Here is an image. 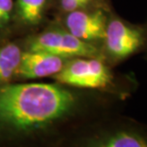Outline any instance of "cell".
Here are the masks:
<instances>
[{
    "mask_svg": "<svg viewBox=\"0 0 147 147\" xmlns=\"http://www.w3.org/2000/svg\"><path fill=\"white\" fill-rule=\"evenodd\" d=\"M109 96L89 90L75 91L61 84H1L0 138L38 135L60 123L86 116L95 101Z\"/></svg>",
    "mask_w": 147,
    "mask_h": 147,
    "instance_id": "obj_1",
    "label": "cell"
},
{
    "mask_svg": "<svg viewBox=\"0 0 147 147\" xmlns=\"http://www.w3.org/2000/svg\"><path fill=\"white\" fill-rule=\"evenodd\" d=\"M58 84L73 88L104 93L121 101L137 91L135 77L117 75L102 58L74 57L67 59L61 71L53 76Z\"/></svg>",
    "mask_w": 147,
    "mask_h": 147,
    "instance_id": "obj_2",
    "label": "cell"
},
{
    "mask_svg": "<svg viewBox=\"0 0 147 147\" xmlns=\"http://www.w3.org/2000/svg\"><path fill=\"white\" fill-rule=\"evenodd\" d=\"M71 147H147V123L127 117H101L74 136Z\"/></svg>",
    "mask_w": 147,
    "mask_h": 147,
    "instance_id": "obj_3",
    "label": "cell"
},
{
    "mask_svg": "<svg viewBox=\"0 0 147 147\" xmlns=\"http://www.w3.org/2000/svg\"><path fill=\"white\" fill-rule=\"evenodd\" d=\"M147 45L146 23L134 24L110 11L101 51L104 60L115 65L143 53Z\"/></svg>",
    "mask_w": 147,
    "mask_h": 147,
    "instance_id": "obj_4",
    "label": "cell"
},
{
    "mask_svg": "<svg viewBox=\"0 0 147 147\" xmlns=\"http://www.w3.org/2000/svg\"><path fill=\"white\" fill-rule=\"evenodd\" d=\"M28 49L41 51L69 59L74 57L102 58L101 48L77 38L67 30H47L32 37Z\"/></svg>",
    "mask_w": 147,
    "mask_h": 147,
    "instance_id": "obj_5",
    "label": "cell"
},
{
    "mask_svg": "<svg viewBox=\"0 0 147 147\" xmlns=\"http://www.w3.org/2000/svg\"><path fill=\"white\" fill-rule=\"evenodd\" d=\"M110 11L107 6H94L67 12L65 30L84 42L101 47Z\"/></svg>",
    "mask_w": 147,
    "mask_h": 147,
    "instance_id": "obj_6",
    "label": "cell"
},
{
    "mask_svg": "<svg viewBox=\"0 0 147 147\" xmlns=\"http://www.w3.org/2000/svg\"><path fill=\"white\" fill-rule=\"evenodd\" d=\"M67 60V58L49 52L28 49L22 52L20 65L15 76L21 79L53 77L61 71Z\"/></svg>",
    "mask_w": 147,
    "mask_h": 147,
    "instance_id": "obj_7",
    "label": "cell"
},
{
    "mask_svg": "<svg viewBox=\"0 0 147 147\" xmlns=\"http://www.w3.org/2000/svg\"><path fill=\"white\" fill-rule=\"evenodd\" d=\"M22 51L16 44L0 47V86L9 84L16 75L20 65Z\"/></svg>",
    "mask_w": 147,
    "mask_h": 147,
    "instance_id": "obj_8",
    "label": "cell"
},
{
    "mask_svg": "<svg viewBox=\"0 0 147 147\" xmlns=\"http://www.w3.org/2000/svg\"><path fill=\"white\" fill-rule=\"evenodd\" d=\"M48 0H16L18 18L27 25H36L41 21Z\"/></svg>",
    "mask_w": 147,
    "mask_h": 147,
    "instance_id": "obj_9",
    "label": "cell"
},
{
    "mask_svg": "<svg viewBox=\"0 0 147 147\" xmlns=\"http://www.w3.org/2000/svg\"><path fill=\"white\" fill-rule=\"evenodd\" d=\"M94 6H107L102 0H61V8L65 12Z\"/></svg>",
    "mask_w": 147,
    "mask_h": 147,
    "instance_id": "obj_10",
    "label": "cell"
},
{
    "mask_svg": "<svg viewBox=\"0 0 147 147\" xmlns=\"http://www.w3.org/2000/svg\"><path fill=\"white\" fill-rule=\"evenodd\" d=\"M13 7V0H0V27H4L10 22Z\"/></svg>",
    "mask_w": 147,
    "mask_h": 147,
    "instance_id": "obj_11",
    "label": "cell"
},
{
    "mask_svg": "<svg viewBox=\"0 0 147 147\" xmlns=\"http://www.w3.org/2000/svg\"><path fill=\"white\" fill-rule=\"evenodd\" d=\"M145 23H146V26H147V19L145 20ZM143 54H144V57L146 59V61H147V45H146V48H145V51H143Z\"/></svg>",
    "mask_w": 147,
    "mask_h": 147,
    "instance_id": "obj_12",
    "label": "cell"
}]
</instances>
